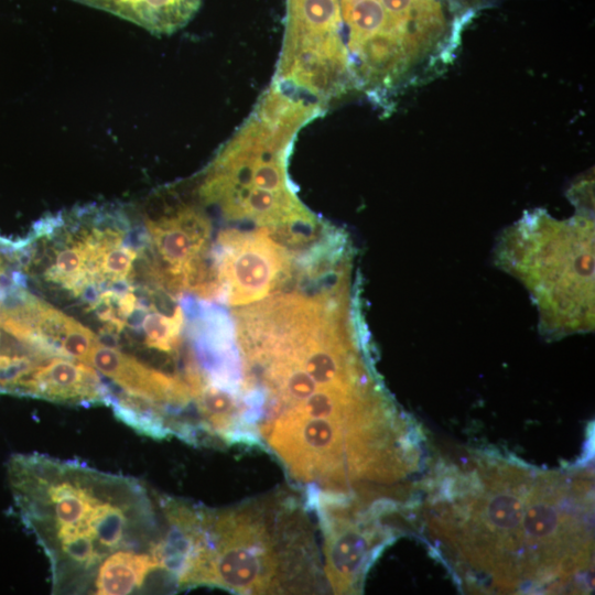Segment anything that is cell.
Listing matches in <instances>:
<instances>
[{"label":"cell","mask_w":595,"mask_h":595,"mask_svg":"<svg viewBox=\"0 0 595 595\" xmlns=\"http://www.w3.org/2000/svg\"><path fill=\"white\" fill-rule=\"evenodd\" d=\"M155 573H161V567L153 552L120 550L100 564L93 594H130L142 589Z\"/></svg>","instance_id":"cell-10"},{"label":"cell","mask_w":595,"mask_h":595,"mask_svg":"<svg viewBox=\"0 0 595 595\" xmlns=\"http://www.w3.org/2000/svg\"><path fill=\"white\" fill-rule=\"evenodd\" d=\"M594 227L583 217L558 221L534 212L499 245L501 264L537 301L549 335L588 331L594 323Z\"/></svg>","instance_id":"cell-5"},{"label":"cell","mask_w":595,"mask_h":595,"mask_svg":"<svg viewBox=\"0 0 595 595\" xmlns=\"http://www.w3.org/2000/svg\"><path fill=\"white\" fill-rule=\"evenodd\" d=\"M213 249L218 296L231 306L259 302L289 275L291 258L270 231L227 229Z\"/></svg>","instance_id":"cell-7"},{"label":"cell","mask_w":595,"mask_h":595,"mask_svg":"<svg viewBox=\"0 0 595 595\" xmlns=\"http://www.w3.org/2000/svg\"><path fill=\"white\" fill-rule=\"evenodd\" d=\"M7 474L20 519L48 560L53 594L93 593L100 564L120 550L154 552L162 523L139 479L40 453L12 455Z\"/></svg>","instance_id":"cell-1"},{"label":"cell","mask_w":595,"mask_h":595,"mask_svg":"<svg viewBox=\"0 0 595 595\" xmlns=\"http://www.w3.org/2000/svg\"><path fill=\"white\" fill-rule=\"evenodd\" d=\"M315 507L324 533L325 577L334 593H354L383 537L375 527L360 520L356 506L322 500Z\"/></svg>","instance_id":"cell-8"},{"label":"cell","mask_w":595,"mask_h":595,"mask_svg":"<svg viewBox=\"0 0 595 595\" xmlns=\"http://www.w3.org/2000/svg\"><path fill=\"white\" fill-rule=\"evenodd\" d=\"M463 476L462 489L435 510L432 521L443 543L468 574L501 593L543 586L531 523L538 472L506 461H488Z\"/></svg>","instance_id":"cell-3"},{"label":"cell","mask_w":595,"mask_h":595,"mask_svg":"<svg viewBox=\"0 0 595 595\" xmlns=\"http://www.w3.org/2000/svg\"><path fill=\"white\" fill-rule=\"evenodd\" d=\"M129 20L155 34H170L185 26L201 0H76Z\"/></svg>","instance_id":"cell-9"},{"label":"cell","mask_w":595,"mask_h":595,"mask_svg":"<svg viewBox=\"0 0 595 595\" xmlns=\"http://www.w3.org/2000/svg\"><path fill=\"white\" fill-rule=\"evenodd\" d=\"M272 83L324 111L333 100L356 89L338 0H288Z\"/></svg>","instance_id":"cell-6"},{"label":"cell","mask_w":595,"mask_h":595,"mask_svg":"<svg viewBox=\"0 0 595 595\" xmlns=\"http://www.w3.org/2000/svg\"><path fill=\"white\" fill-rule=\"evenodd\" d=\"M356 89L379 104L445 71L468 9L461 0H338Z\"/></svg>","instance_id":"cell-4"},{"label":"cell","mask_w":595,"mask_h":595,"mask_svg":"<svg viewBox=\"0 0 595 595\" xmlns=\"http://www.w3.org/2000/svg\"><path fill=\"white\" fill-rule=\"evenodd\" d=\"M177 524L183 542L178 589L282 594L321 588L324 573L312 528L301 501L289 493L225 510L186 502Z\"/></svg>","instance_id":"cell-2"},{"label":"cell","mask_w":595,"mask_h":595,"mask_svg":"<svg viewBox=\"0 0 595 595\" xmlns=\"http://www.w3.org/2000/svg\"><path fill=\"white\" fill-rule=\"evenodd\" d=\"M19 257L17 241L0 237V284L19 279Z\"/></svg>","instance_id":"cell-11"}]
</instances>
